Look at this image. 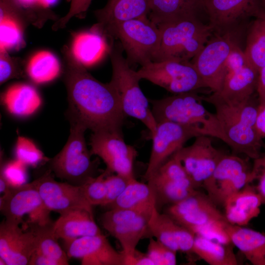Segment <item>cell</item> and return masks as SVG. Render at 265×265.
I'll return each mask as SVG.
<instances>
[{"label":"cell","mask_w":265,"mask_h":265,"mask_svg":"<svg viewBox=\"0 0 265 265\" xmlns=\"http://www.w3.org/2000/svg\"><path fill=\"white\" fill-rule=\"evenodd\" d=\"M16 159L26 166L36 167L50 159L44 156L43 152L29 139L18 136L15 148Z\"/></svg>","instance_id":"obj_37"},{"label":"cell","mask_w":265,"mask_h":265,"mask_svg":"<svg viewBox=\"0 0 265 265\" xmlns=\"http://www.w3.org/2000/svg\"><path fill=\"white\" fill-rule=\"evenodd\" d=\"M47 208L61 214L75 209H83L93 213L92 206L85 195L82 186L56 181L51 170L32 181Z\"/></svg>","instance_id":"obj_16"},{"label":"cell","mask_w":265,"mask_h":265,"mask_svg":"<svg viewBox=\"0 0 265 265\" xmlns=\"http://www.w3.org/2000/svg\"><path fill=\"white\" fill-rule=\"evenodd\" d=\"M146 80L174 94L207 88L193 63L166 60L151 61L137 71Z\"/></svg>","instance_id":"obj_9"},{"label":"cell","mask_w":265,"mask_h":265,"mask_svg":"<svg viewBox=\"0 0 265 265\" xmlns=\"http://www.w3.org/2000/svg\"><path fill=\"white\" fill-rule=\"evenodd\" d=\"M148 183L153 187L156 197L164 203H177L194 193L197 189L184 184L153 175Z\"/></svg>","instance_id":"obj_35"},{"label":"cell","mask_w":265,"mask_h":265,"mask_svg":"<svg viewBox=\"0 0 265 265\" xmlns=\"http://www.w3.org/2000/svg\"><path fill=\"white\" fill-rule=\"evenodd\" d=\"M22 7L25 9L36 10L42 6L38 0H15Z\"/></svg>","instance_id":"obj_51"},{"label":"cell","mask_w":265,"mask_h":265,"mask_svg":"<svg viewBox=\"0 0 265 265\" xmlns=\"http://www.w3.org/2000/svg\"><path fill=\"white\" fill-rule=\"evenodd\" d=\"M70 134L62 150L49 159L51 170L58 178L76 186H82L93 177L94 165L87 148L84 133L86 128L69 118Z\"/></svg>","instance_id":"obj_7"},{"label":"cell","mask_w":265,"mask_h":265,"mask_svg":"<svg viewBox=\"0 0 265 265\" xmlns=\"http://www.w3.org/2000/svg\"><path fill=\"white\" fill-rule=\"evenodd\" d=\"M0 49L1 51L18 50L25 45L23 30L25 26L11 18H0Z\"/></svg>","instance_id":"obj_36"},{"label":"cell","mask_w":265,"mask_h":265,"mask_svg":"<svg viewBox=\"0 0 265 265\" xmlns=\"http://www.w3.org/2000/svg\"><path fill=\"white\" fill-rule=\"evenodd\" d=\"M150 216L140 215L125 223L106 230L120 243L124 258L132 256L139 240L148 229Z\"/></svg>","instance_id":"obj_30"},{"label":"cell","mask_w":265,"mask_h":265,"mask_svg":"<svg viewBox=\"0 0 265 265\" xmlns=\"http://www.w3.org/2000/svg\"><path fill=\"white\" fill-rule=\"evenodd\" d=\"M150 0H108L94 11L98 23L93 26L102 33L108 27L126 21L148 16Z\"/></svg>","instance_id":"obj_20"},{"label":"cell","mask_w":265,"mask_h":265,"mask_svg":"<svg viewBox=\"0 0 265 265\" xmlns=\"http://www.w3.org/2000/svg\"><path fill=\"white\" fill-rule=\"evenodd\" d=\"M109 172L106 169L103 173L91 178L82 185L86 198L92 206H103L107 193L105 178Z\"/></svg>","instance_id":"obj_38"},{"label":"cell","mask_w":265,"mask_h":265,"mask_svg":"<svg viewBox=\"0 0 265 265\" xmlns=\"http://www.w3.org/2000/svg\"><path fill=\"white\" fill-rule=\"evenodd\" d=\"M116 45L110 47L109 51L112 69L110 82L119 93L126 116L140 120L152 134L155 131L157 124L149 99L140 87L139 83L141 79L123 56L122 46L120 48V46Z\"/></svg>","instance_id":"obj_5"},{"label":"cell","mask_w":265,"mask_h":265,"mask_svg":"<svg viewBox=\"0 0 265 265\" xmlns=\"http://www.w3.org/2000/svg\"><path fill=\"white\" fill-rule=\"evenodd\" d=\"M156 205V194L152 186L133 178L130 180L122 193L108 206L110 209L120 208L138 210L151 216Z\"/></svg>","instance_id":"obj_28"},{"label":"cell","mask_w":265,"mask_h":265,"mask_svg":"<svg viewBox=\"0 0 265 265\" xmlns=\"http://www.w3.org/2000/svg\"><path fill=\"white\" fill-rule=\"evenodd\" d=\"M92 0H71L68 12L65 16L59 19L53 26V29L56 30L65 27L69 20L74 16L84 15L89 8Z\"/></svg>","instance_id":"obj_45"},{"label":"cell","mask_w":265,"mask_h":265,"mask_svg":"<svg viewBox=\"0 0 265 265\" xmlns=\"http://www.w3.org/2000/svg\"><path fill=\"white\" fill-rule=\"evenodd\" d=\"M261 17L265 16V0H252Z\"/></svg>","instance_id":"obj_52"},{"label":"cell","mask_w":265,"mask_h":265,"mask_svg":"<svg viewBox=\"0 0 265 265\" xmlns=\"http://www.w3.org/2000/svg\"><path fill=\"white\" fill-rule=\"evenodd\" d=\"M0 265H7L5 262L0 257Z\"/></svg>","instance_id":"obj_55"},{"label":"cell","mask_w":265,"mask_h":265,"mask_svg":"<svg viewBox=\"0 0 265 265\" xmlns=\"http://www.w3.org/2000/svg\"><path fill=\"white\" fill-rule=\"evenodd\" d=\"M90 145L91 154L99 157L109 172L128 179L134 178L133 166L137 151L125 142L123 133L109 131L93 132Z\"/></svg>","instance_id":"obj_14"},{"label":"cell","mask_w":265,"mask_h":265,"mask_svg":"<svg viewBox=\"0 0 265 265\" xmlns=\"http://www.w3.org/2000/svg\"><path fill=\"white\" fill-rule=\"evenodd\" d=\"M231 243L215 240L196 234L193 253L210 265H237L239 264Z\"/></svg>","instance_id":"obj_29"},{"label":"cell","mask_w":265,"mask_h":265,"mask_svg":"<svg viewBox=\"0 0 265 265\" xmlns=\"http://www.w3.org/2000/svg\"><path fill=\"white\" fill-rule=\"evenodd\" d=\"M0 210L7 222L20 225L27 214L28 224L44 225L52 223L51 211L44 205L33 182L12 186L0 197Z\"/></svg>","instance_id":"obj_10"},{"label":"cell","mask_w":265,"mask_h":265,"mask_svg":"<svg viewBox=\"0 0 265 265\" xmlns=\"http://www.w3.org/2000/svg\"><path fill=\"white\" fill-rule=\"evenodd\" d=\"M240 31L213 33L204 48L192 59L207 88L212 93L221 91L226 76V60L231 52L240 46Z\"/></svg>","instance_id":"obj_8"},{"label":"cell","mask_w":265,"mask_h":265,"mask_svg":"<svg viewBox=\"0 0 265 265\" xmlns=\"http://www.w3.org/2000/svg\"><path fill=\"white\" fill-rule=\"evenodd\" d=\"M202 97L195 91H190L149 101L157 124L170 121L195 126L201 128L205 135L223 141L222 131L216 114L204 106Z\"/></svg>","instance_id":"obj_3"},{"label":"cell","mask_w":265,"mask_h":265,"mask_svg":"<svg viewBox=\"0 0 265 265\" xmlns=\"http://www.w3.org/2000/svg\"><path fill=\"white\" fill-rule=\"evenodd\" d=\"M57 1V0H38L39 3L45 8H49Z\"/></svg>","instance_id":"obj_54"},{"label":"cell","mask_w":265,"mask_h":265,"mask_svg":"<svg viewBox=\"0 0 265 265\" xmlns=\"http://www.w3.org/2000/svg\"><path fill=\"white\" fill-rule=\"evenodd\" d=\"M225 154L213 145L208 135L195 137L193 143L174 155L181 161L195 188L203 186Z\"/></svg>","instance_id":"obj_15"},{"label":"cell","mask_w":265,"mask_h":265,"mask_svg":"<svg viewBox=\"0 0 265 265\" xmlns=\"http://www.w3.org/2000/svg\"><path fill=\"white\" fill-rule=\"evenodd\" d=\"M249 159L225 154L205 182L202 187L217 206H223L229 196L250 183L252 164Z\"/></svg>","instance_id":"obj_11"},{"label":"cell","mask_w":265,"mask_h":265,"mask_svg":"<svg viewBox=\"0 0 265 265\" xmlns=\"http://www.w3.org/2000/svg\"><path fill=\"white\" fill-rule=\"evenodd\" d=\"M53 229L57 238L66 243L76 238L102 234L95 223L93 213L83 209H75L60 214L53 223Z\"/></svg>","instance_id":"obj_22"},{"label":"cell","mask_w":265,"mask_h":265,"mask_svg":"<svg viewBox=\"0 0 265 265\" xmlns=\"http://www.w3.org/2000/svg\"><path fill=\"white\" fill-rule=\"evenodd\" d=\"M225 232L233 245L253 265H265V233L227 222Z\"/></svg>","instance_id":"obj_23"},{"label":"cell","mask_w":265,"mask_h":265,"mask_svg":"<svg viewBox=\"0 0 265 265\" xmlns=\"http://www.w3.org/2000/svg\"><path fill=\"white\" fill-rule=\"evenodd\" d=\"M204 0H150V20L157 26L164 23L198 18Z\"/></svg>","instance_id":"obj_24"},{"label":"cell","mask_w":265,"mask_h":265,"mask_svg":"<svg viewBox=\"0 0 265 265\" xmlns=\"http://www.w3.org/2000/svg\"><path fill=\"white\" fill-rule=\"evenodd\" d=\"M26 166L17 159L12 160L0 167V175L11 186H19L27 183Z\"/></svg>","instance_id":"obj_42"},{"label":"cell","mask_w":265,"mask_h":265,"mask_svg":"<svg viewBox=\"0 0 265 265\" xmlns=\"http://www.w3.org/2000/svg\"><path fill=\"white\" fill-rule=\"evenodd\" d=\"M247 64L244 51L241 49L240 46L236 47L231 52L225 62L226 76L242 68Z\"/></svg>","instance_id":"obj_46"},{"label":"cell","mask_w":265,"mask_h":265,"mask_svg":"<svg viewBox=\"0 0 265 265\" xmlns=\"http://www.w3.org/2000/svg\"><path fill=\"white\" fill-rule=\"evenodd\" d=\"M106 36L92 26L88 31L77 34L74 37L71 51L83 66H89L99 61L106 51H109Z\"/></svg>","instance_id":"obj_26"},{"label":"cell","mask_w":265,"mask_h":265,"mask_svg":"<svg viewBox=\"0 0 265 265\" xmlns=\"http://www.w3.org/2000/svg\"><path fill=\"white\" fill-rule=\"evenodd\" d=\"M29 265H59L55 261L36 251L31 255Z\"/></svg>","instance_id":"obj_49"},{"label":"cell","mask_w":265,"mask_h":265,"mask_svg":"<svg viewBox=\"0 0 265 265\" xmlns=\"http://www.w3.org/2000/svg\"><path fill=\"white\" fill-rule=\"evenodd\" d=\"M202 98L214 106L222 131L223 141L234 154H243L253 160L262 156L264 143L255 127L260 103L257 93L239 102L226 101L216 93Z\"/></svg>","instance_id":"obj_2"},{"label":"cell","mask_w":265,"mask_h":265,"mask_svg":"<svg viewBox=\"0 0 265 265\" xmlns=\"http://www.w3.org/2000/svg\"><path fill=\"white\" fill-rule=\"evenodd\" d=\"M60 71L58 59L52 53L42 51L34 54L29 60L26 72L36 83H43L54 80Z\"/></svg>","instance_id":"obj_33"},{"label":"cell","mask_w":265,"mask_h":265,"mask_svg":"<svg viewBox=\"0 0 265 265\" xmlns=\"http://www.w3.org/2000/svg\"><path fill=\"white\" fill-rule=\"evenodd\" d=\"M62 53L69 118L79 121L93 132L122 133L126 115L116 88L110 82L104 83L93 77L68 47H64Z\"/></svg>","instance_id":"obj_1"},{"label":"cell","mask_w":265,"mask_h":265,"mask_svg":"<svg viewBox=\"0 0 265 265\" xmlns=\"http://www.w3.org/2000/svg\"><path fill=\"white\" fill-rule=\"evenodd\" d=\"M166 213L195 234H202L209 228L228 222L224 213L208 194L197 190L182 201L171 205Z\"/></svg>","instance_id":"obj_12"},{"label":"cell","mask_w":265,"mask_h":265,"mask_svg":"<svg viewBox=\"0 0 265 265\" xmlns=\"http://www.w3.org/2000/svg\"><path fill=\"white\" fill-rule=\"evenodd\" d=\"M244 52L248 64L259 72L265 65V16L250 24Z\"/></svg>","instance_id":"obj_31"},{"label":"cell","mask_w":265,"mask_h":265,"mask_svg":"<svg viewBox=\"0 0 265 265\" xmlns=\"http://www.w3.org/2000/svg\"><path fill=\"white\" fill-rule=\"evenodd\" d=\"M140 215H146L141 212L126 208H113L104 213L101 217L102 224L106 230L133 220Z\"/></svg>","instance_id":"obj_39"},{"label":"cell","mask_w":265,"mask_h":265,"mask_svg":"<svg viewBox=\"0 0 265 265\" xmlns=\"http://www.w3.org/2000/svg\"><path fill=\"white\" fill-rule=\"evenodd\" d=\"M110 173L107 174L105 178L107 193L103 206H108L113 203L124 191L132 179H127L118 174L110 175Z\"/></svg>","instance_id":"obj_44"},{"label":"cell","mask_w":265,"mask_h":265,"mask_svg":"<svg viewBox=\"0 0 265 265\" xmlns=\"http://www.w3.org/2000/svg\"><path fill=\"white\" fill-rule=\"evenodd\" d=\"M180 224L169 215L160 213L154 206L148 221V229L157 240L176 251H179L177 238Z\"/></svg>","instance_id":"obj_34"},{"label":"cell","mask_w":265,"mask_h":265,"mask_svg":"<svg viewBox=\"0 0 265 265\" xmlns=\"http://www.w3.org/2000/svg\"><path fill=\"white\" fill-rule=\"evenodd\" d=\"M66 244L68 257L80 259L82 265H124L122 252L116 250L102 234L80 237Z\"/></svg>","instance_id":"obj_18"},{"label":"cell","mask_w":265,"mask_h":265,"mask_svg":"<svg viewBox=\"0 0 265 265\" xmlns=\"http://www.w3.org/2000/svg\"><path fill=\"white\" fill-rule=\"evenodd\" d=\"M257 93L259 102H265V65L259 71Z\"/></svg>","instance_id":"obj_50"},{"label":"cell","mask_w":265,"mask_h":265,"mask_svg":"<svg viewBox=\"0 0 265 265\" xmlns=\"http://www.w3.org/2000/svg\"><path fill=\"white\" fill-rule=\"evenodd\" d=\"M124 265H155L147 254H143L137 250L131 257L124 258Z\"/></svg>","instance_id":"obj_47"},{"label":"cell","mask_w":265,"mask_h":265,"mask_svg":"<svg viewBox=\"0 0 265 265\" xmlns=\"http://www.w3.org/2000/svg\"><path fill=\"white\" fill-rule=\"evenodd\" d=\"M204 11L214 34L240 31L250 17H260L252 0H204Z\"/></svg>","instance_id":"obj_17"},{"label":"cell","mask_w":265,"mask_h":265,"mask_svg":"<svg viewBox=\"0 0 265 265\" xmlns=\"http://www.w3.org/2000/svg\"><path fill=\"white\" fill-rule=\"evenodd\" d=\"M160 32L159 51L153 61H188L204 48L212 35V27L198 18L158 25Z\"/></svg>","instance_id":"obj_4"},{"label":"cell","mask_w":265,"mask_h":265,"mask_svg":"<svg viewBox=\"0 0 265 265\" xmlns=\"http://www.w3.org/2000/svg\"><path fill=\"white\" fill-rule=\"evenodd\" d=\"M11 186L9 184L5 179L0 175V194H4L9 189Z\"/></svg>","instance_id":"obj_53"},{"label":"cell","mask_w":265,"mask_h":265,"mask_svg":"<svg viewBox=\"0 0 265 265\" xmlns=\"http://www.w3.org/2000/svg\"><path fill=\"white\" fill-rule=\"evenodd\" d=\"M201 135H205L204 132L195 126L170 121L157 123L155 131L151 134L152 147L144 178L148 181L187 141Z\"/></svg>","instance_id":"obj_13"},{"label":"cell","mask_w":265,"mask_h":265,"mask_svg":"<svg viewBox=\"0 0 265 265\" xmlns=\"http://www.w3.org/2000/svg\"><path fill=\"white\" fill-rule=\"evenodd\" d=\"M263 148L265 153L253 159L250 183L260 195L263 204L265 205V143Z\"/></svg>","instance_id":"obj_43"},{"label":"cell","mask_w":265,"mask_h":265,"mask_svg":"<svg viewBox=\"0 0 265 265\" xmlns=\"http://www.w3.org/2000/svg\"><path fill=\"white\" fill-rule=\"evenodd\" d=\"M53 223L44 225L28 224L35 236V251L55 261L59 265H68V256L57 241L58 238L53 229Z\"/></svg>","instance_id":"obj_32"},{"label":"cell","mask_w":265,"mask_h":265,"mask_svg":"<svg viewBox=\"0 0 265 265\" xmlns=\"http://www.w3.org/2000/svg\"><path fill=\"white\" fill-rule=\"evenodd\" d=\"M262 204L260 195L249 183L227 199L224 213L229 223L244 226L259 215Z\"/></svg>","instance_id":"obj_21"},{"label":"cell","mask_w":265,"mask_h":265,"mask_svg":"<svg viewBox=\"0 0 265 265\" xmlns=\"http://www.w3.org/2000/svg\"><path fill=\"white\" fill-rule=\"evenodd\" d=\"M1 101L9 112L20 117L33 114L42 102L36 89L26 83H16L10 86L3 94Z\"/></svg>","instance_id":"obj_27"},{"label":"cell","mask_w":265,"mask_h":265,"mask_svg":"<svg viewBox=\"0 0 265 265\" xmlns=\"http://www.w3.org/2000/svg\"><path fill=\"white\" fill-rule=\"evenodd\" d=\"M255 127L261 138L265 137V102H260L256 117Z\"/></svg>","instance_id":"obj_48"},{"label":"cell","mask_w":265,"mask_h":265,"mask_svg":"<svg viewBox=\"0 0 265 265\" xmlns=\"http://www.w3.org/2000/svg\"><path fill=\"white\" fill-rule=\"evenodd\" d=\"M22 65L19 58L10 56L7 51H0V84L12 79L23 77Z\"/></svg>","instance_id":"obj_41"},{"label":"cell","mask_w":265,"mask_h":265,"mask_svg":"<svg viewBox=\"0 0 265 265\" xmlns=\"http://www.w3.org/2000/svg\"><path fill=\"white\" fill-rule=\"evenodd\" d=\"M259 72L246 65L227 75L221 91L216 93L226 101H243L257 93Z\"/></svg>","instance_id":"obj_25"},{"label":"cell","mask_w":265,"mask_h":265,"mask_svg":"<svg viewBox=\"0 0 265 265\" xmlns=\"http://www.w3.org/2000/svg\"><path fill=\"white\" fill-rule=\"evenodd\" d=\"M36 249L35 236L30 230L3 220L0 224V257L7 265H28Z\"/></svg>","instance_id":"obj_19"},{"label":"cell","mask_w":265,"mask_h":265,"mask_svg":"<svg viewBox=\"0 0 265 265\" xmlns=\"http://www.w3.org/2000/svg\"><path fill=\"white\" fill-rule=\"evenodd\" d=\"M103 34L106 37H116L120 41L130 65L142 66L153 61L159 48V29L148 16L115 24Z\"/></svg>","instance_id":"obj_6"},{"label":"cell","mask_w":265,"mask_h":265,"mask_svg":"<svg viewBox=\"0 0 265 265\" xmlns=\"http://www.w3.org/2000/svg\"><path fill=\"white\" fill-rule=\"evenodd\" d=\"M177 251L158 240L151 238L147 248V255L155 265H175L177 264Z\"/></svg>","instance_id":"obj_40"}]
</instances>
